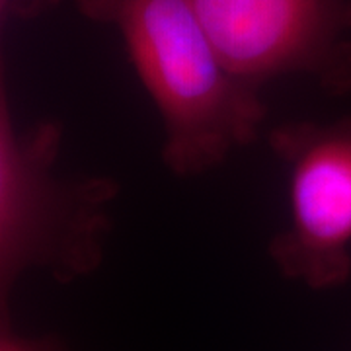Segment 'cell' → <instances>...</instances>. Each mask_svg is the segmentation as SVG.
Returning <instances> with one entry per match:
<instances>
[{
	"mask_svg": "<svg viewBox=\"0 0 351 351\" xmlns=\"http://www.w3.org/2000/svg\"><path fill=\"white\" fill-rule=\"evenodd\" d=\"M90 22L113 27L162 123V162L182 180L223 166L262 131L258 90L232 78L191 0H75Z\"/></svg>",
	"mask_w": 351,
	"mask_h": 351,
	"instance_id": "1",
	"label": "cell"
},
{
	"mask_svg": "<svg viewBox=\"0 0 351 351\" xmlns=\"http://www.w3.org/2000/svg\"><path fill=\"white\" fill-rule=\"evenodd\" d=\"M63 125H20L0 96V295L2 306L20 277L45 271L59 283L92 276L113 230L119 182L66 174L59 166Z\"/></svg>",
	"mask_w": 351,
	"mask_h": 351,
	"instance_id": "2",
	"label": "cell"
},
{
	"mask_svg": "<svg viewBox=\"0 0 351 351\" xmlns=\"http://www.w3.org/2000/svg\"><path fill=\"white\" fill-rule=\"evenodd\" d=\"M267 145L287 178V225L267 244L281 276L313 291L351 279V115L285 121Z\"/></svg>",
	"mask_w": 351,
	"mask_h": 351,
	"instance_id": "3",
	"label": "cell"
},
{
	"mask_svg": "<svg viewBox=\"0 0 351 351\" xmlns=\"http://www.w3.org/2000/svg\"><path fill=\"white\" fill-rule=\"evenodd\" d=\"M232 78L260 92L299 76L351 92V0H191Z\"/></svg>",
	"mask_w": 351,
	"mask_h": 351,
	"instance_id": "4",
	"label": "cell"
},
{
	"mask_svg": "<svg viewBox=\"0 0 351 351\" xmlns=\"http://www.w3.org/2000/svg\"><path fill=\"white\" fill-rule=\"evenodd\" d=\"M0 351H64L63 346L51 336H29L12 326L10 316L2 311L0 326Z\"/></svg>",
	"mask_w": 351,
	"mask_h": 351,
	"instance_id": "5",
	"label": "cell"
},
{
	"mask_svg": "<svg viewBox=\"0 0 351 351\" xmlns=\"http://www.w3.org/2000/svg\"><path fill=\"white\" fill-rule=\"evenodd\" d=\"M63 0H0L2 20H34L57 8Z\"/></svg>",
	"mask_w": 351,
	"mask_h": 351,
	"instance_id": "6",
	"label": "cell"
}]
</instances>
